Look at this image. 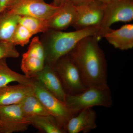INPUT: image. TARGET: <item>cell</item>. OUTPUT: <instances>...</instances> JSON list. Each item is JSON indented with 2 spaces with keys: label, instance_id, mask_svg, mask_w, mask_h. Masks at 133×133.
Here are the masks:
<instances>
[{
  "label": "cell",
  "instance_id": "cell-1",
  "mask_svg": "<svg viewBox=\"0 0 133 133\" xmlns=\"http://www.w3.org/2000/svg\"><path fill=\"white\" fill-rule=\"evenodd\" d=\"M98 41L95 36L85 37L68 54L78 68L87 87L108 85L107 63Z\"/></svg>",
  "mask_w": 133,
  "mask_h": 133
},
{
  "label": "cell",
  "instance_id": "cell-2",
  "mask_svg": "<svg viewBox=\"0 0 133 133\" xmlns=\"http://www.w3.org/2000/svg\"><path fill=\"white\" fill-rule=\"evenodd\" d=\"M98 26L73 31L49 30L43 33L40 39L45 55V65L53 67L60 58L69 54L79 41L89 36L97 37Z\"/></svg>",
  "mask_w": 133,
  "mask_h": 133
},
{
  "label": "cell",
  "instance_id": "cell-3",
  "mask_svg": "<svg viewBox=\"0 0 133 133\" xmlns=\"http://www.w3.org/2000/svg\"><path fill=\"white\" fill-rule=\"evenodd\" d=\"M65 102L76 114L85 108L95 106L109 108L113 105L111 93L108 85L89 87L79 93L67 94Z\"/></svg>",
  "mask_w": 133,
  "mask_h": 133
},
{
  "label": "cell",
  "instance_id": "cell-4",
  "mask_svg": "<svg viewBox=\"0 0 133 133\" xmlns=\"http://www.w3.org/2000/svg\"><path fill=\"white\" fill-rule=\"evenodd\" d=\"M105 3L104 16L96 37L98 40L104 38L113 24L129 22L133 19V0H112Z\"/></svg>",
  "mask_w": 133,
  "mask_h": 133
},
{
  "label": "cell",
  "instance_id": "cell-5",
  "mask_svg": "<svg viewBox=\"0 0 133 133\" xmlns=\"http://www.w3.org/2000/svg\"><path fill=\"white\" fill-rule=\"evenodd\" d=\"M33 79L34 92L50 114L56 119L58 125L65 132L67 122L76 114L67 107L65 102L48 91L38 81Z\"/></svg>",
  "mask_w": 133,
  "mask_h": 133
},
{
  "label": "cell",
  "instance_id": "cell-6",
  "mask_svg": "<svg viewBox=\"0 0 133 133\" xmlns=\"http://www.w3.org/2000/svg\"><path fill=\"white\" fill-rule=\"evenodd\" d=\"M53 68L59 76L65 90L67 91V94L79 93L87 88L78 68L68 54L60 58Z\"/></svg>",
  "mask_w": 133,
  "mask_h": 133
},
{
  "label": "cell",
  "instance_id": "cell-7",
  "mask_svg": "<svg viewBox=\"0 0 133 133\" xmlns=\"http://www.w3.org/2000/svg\"><path fill=\"white\" fill-rule=\"evenodd\" d=\"M105 3L92 0L75 6L76 15L71 26L76 30L99 27L104 16Z\"/></svg>",
  "mask_w": 133,
  "mask_h": 133
},
{
  "label": "cell",
  "instance_id": "cell-8",
  "mask_svg": "<svg viewBox=\"0 0 133 133\" xmlns=\"http://www.w3.org/2000/svg\"><path fill=\"white\" fill-rule=\"evenodd\" d=\"M60 6L46 3L40 0H19L7 10L19 16L33 17L44 20L49 19Z\"/></svg>",
  "mask_w": 133,
  "mask_h": 133
},
{
  "label": "cell",
  "instance_id": "cell-9",
  "mask_svg": "<svg viewBox=\"0 0 133 133\" xmlns=\"http://www.w3.org/2000/svg\"><path fill=\"white\" fill-rule=\"evenodd\" d=\"M0 121L2 133L24 132L30 125L23 114L20 104L0 106Z\"/></svg>",
  "mask_w": 133,
  "mask_h": 133
},
{
  "label": "cell",
  "instance_id": "cell-10",
  "mask_svg": "<svg viewBox=\"0 0 133 133\" xmlns=\"http://www.w3.org/2000/svg\"><path fill=\"white\" fill-rule=\"evenodd\" d=\"M34 79L38 81L48 91L63 102H65L67 93L59 76L53 67L45 65Z\"/></svg>",
  "mask_w": 133,
  "mask_h": 133
},
{
  "label": "cell",
  "instance_id": "cell-11",
  "mask_svg": "<svg viewBox=\"0 0 133 133\" xmlns=\"http://www.w3.org/2000/svg\"><path fill=\"white\" fill-rule=\"evenodd\" d=\"M97 114L92 108L83 109L70 118L65 130L69 133L89 132L97 128Z\"/></svg>",
  "mask_w": 133,
  "mask_h": 133
},
{
  "label": "cell",
  "instance_id": "cell-12",
  "mask_svg": "<svg viewBox=\"0 0 133 133\" xmlns=\"http://www.w3.org/2000/svg\"><path fill=\"white\" fill-rule=\"evenodd\" d=\"M76 15V8L68 0L60 5L57 12L47 20L49 30L63 31L71 26Z\"/></svg>",
  "mask_w": 133,
  "mask_h": 133
},
{
  "label": "cell",
  "instance_id": "cell-13",
  "mask_svg": "<svg viewBox=\"0 0 133 133\" xmlns=\"http://www.w3.org/2000/svg\"><path fill=\"white\" fill-rule=\"evenodd\" d=\"M33 92V82L30 84L8 85L0 87V106L20 104Z\"/></svg>",
  "mask_w": 133,
  "mask_h": 133
},
{
  "label": "cell",
  "instance_id": "cell-14",
  "mask_svg": "<svg viewBox=\"0 0 133 133\" xmlns=\"http://www.w3.org/2000/svg\"><path fill=\"white\" fill-rule=\"evenodd\" d=\"M104 38L116 49L121 50L132 49L133 24H125L116 30L111 29L104 36Z\"/></svg>",
  "mask_w": 133,
  "mask_h": 133
},
{
  "label": "cell",
  "instance_id": "cell-15",
  "mask_svg": "<svg viewBox=\"0 0 133 133\" xmlns=\"http://www.w3.org/2000/svg\"><path fill=\"white\" fill-rule=\"evenodd\" d=\"M45 65L44 55L28 50L23 55L21 68L24 75L28 78L35 77Z\"/></svg>",
  "mask_w": 133,
  "mask_h": 133
},
{
  "label": "cell",
  "instance_id": "cell-16",
  "mask_svg": "<svg viewBox=\"0 0 133 133\" xmlns=\"http://www.w3.org/2000/svg\"><path fill=\"white\" fill-rule=\"evenodd\" d=\"M20 104L23 114L26 118L35 116L50 115L34 91L27 95Z\"/></svg>",
  "mask_w": 133,
  "mask_h": 133
},
{
  "label": "cell",
  "instance_id": "cell-17",
  "mask_svg": "<svg viewBox=\"0 0 133 133\" xmlns=\"http://www.w3.org/2000/svg\"><path fill=\"white\" fill-rule=\"evenodd\" d=\"M19 16L6 10L0 14V42H10L19 24Z\"/></svg>",
  "mask_w": 133,
  "mask_h": 133
},
{
  "label": "cell",
  "instance_id": "cell-18",
  "mask_svg": "<svg viewBox=\"0 0 133 133\" xmlns=\"http://www.w3.org/2000/svg\"><path fill=\"white\" fill-rule=\"evenodd\" d=\"M6 58L0 59V87L8 85L12 82H17L19 84H30L33 79L27 77L13 70L8 66Z\"/></svg>",
  "mask_w": 133,
  "mask_h": 133
},
{
  "label": "cell",
  "instance_id": "cell-19",
  "mask_svg": "<svg viewBox=\"0 0 133 133\" xmlns=\"http://www.w3.org/2000/svg\"><path fill=\"white\" fill-rule=\"evenodd\" d=\"M30 125L46 133H65L51 115H41L27 118Z\"/></svg>",
  "mask_w": 133,
  "mask_h": 133
},
{
  "label": "cell",
  "instance_id": "cell-20",
  "mask_svg": "<svg viewBox=\"0 0 133 133\" xmlns=\"http://www.w3.org/2000/svg\"><path fill=\"white\" fill-rule=\"evenodd\" d=\"M19 24L29 30L33 35L49 30L47 20L28 16H20Z\"/></svg>",
  "mask_w": 133,
  "mask_h": 133
},
{
  "label": "cell",
  "instance_id": "cell-21",
  "mask_svg": "<svg viewBox=\"0 0 133 133\" xmlns=\"http://www.w3.org/2000/svg\"><path fill=\"white\" fill-rule=\"evenodd\" d=\"M33 35L24 26L18 24L14 33L10 43L15 45L24 46L28 44Z\"/></svg>",
  "mask_w": 133,
  "mask_h": 133
},
{
  "label": "cell",
  "instance_id": "cell-22",
  "mask_svg": "<svg viewBox=\"0 0 133 133\" xmlns=\"http://www.w3.org/2000/svg\"><path fill=\"white\" fill-rule=\"evenodd\" d=\"M19 52L15 45L8 42H0V59L3 58H16L19 56Z\"/></svg>",
  "mask_w": 133,
  "mask_h": 133
},
{
  "label": "cell",
  "instance_id": "cell-23",
  "mask_svg": "<svg viewBox=\"0 0 133 133\" xmlns=\"http://www.w3.org/2000/svg\"><path fill=\"white\" fill-rule=\"evenodd\" d=\"M19 0H0L1 13L8 9Z\"/></svg>",
  "mask_w": 133,
  "mask_h": 133
},
{
  "label": "cell",
  "instance_id": "cell-24",
  "mask_svg": "<svg viewBox=\"0 0 133 133\" xmlns=\"http://www.w3.org/2000/svg\"><path fill=\"white\" fill-rule=\"evenodd\" d=\"M75 6H79L92 0H68Z\"/></svg>",
  "mask_w": 133,
  "mask_h": 133
},
{
  "label": "cell",
  "instance_id": "cell-25",
  "mask_svg": "<svg viewBox=\"0 0 133 133\" xmlns=\"http://www.w3.org/2000/svg\"><path fill=\"white\" fill-rule=\"evenodd\" d=\"M65 0H53L52 4L55 5V6H59L62 5V3H63Z\"/></svg>",
  "mask_w": 133,
  "mask_h": 133
},
{
  "label": "cell",
  "instance_id": "cell-26",
  "mask_svg": "<svg viewBox=\"0 0 133 133\" xmlns=\"http://www.w3.org/2000/svg\"><path fill=\"white\" fill-rule=\"evenodd\" d=\"M97 1H99L101 2L104 3H107L111 1L112 0H97Z\"/></svg>",
  "mask_w": 133,
  "mask_h": 133
},
{
  "label": "cell",
  "instance_id": "cell-27",
  "mask_svg": "<svg viewBox=\"0 0 133 133\" xmlns=\"http://www.w3.org/2000/svg\"><path fill=\"white\" fill-rule=\"evenodd\" d=\"M2 129V124L1 122V121H0V133L1 132Z\"/></svg>",
  "mask_w": 133,
  "mask_h": 133
},
{
  "label": "cell",
  "instance_id": "cell-28",
  "mask_svg": "<svg viewBox=\"0 0 133 133\" xmlns=\"http://www.w3.org/2000/svg\"><path fill=\"white\" fill-rule=\"evenodd\" d=\"M1 14V10H0V14Z\"/></svg>",
  "mask_w": 133,
  "mask_h": 133
},
{
  "label": "cell",
  "instance_id": "cell-29",
  "mask_svg": "<svg viewBox=\"0 0 133 133\" xmlns=\"http://www.w3.org/2000/svg\"><path fill=\"white\" fill-rule=\"evenodd\" d=\"M40 1H44V0H40Z\"/></svg>",
  "mask_w": 133,
  "mask_h": 133
}]
</instances>
